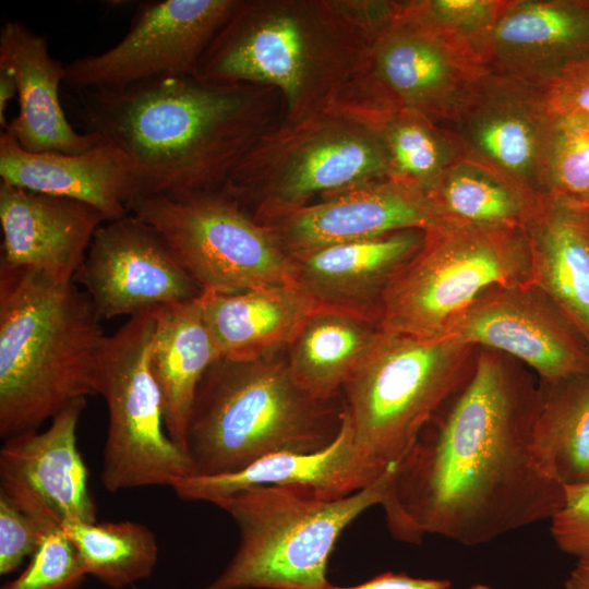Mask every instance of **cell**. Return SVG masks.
<instances>
[{
    "label": "cell",
    "instance_id": "cell-1",
    "mask_svg": "<svg viewBox=\"0 0 589 589\" xmlns=\"http://www.w3.org/2000/svg\"><path fill=\"white\" fill-rule=\"evenodd\" d=\"M538 399L529 368L477 347L468 382L394 466L381 504L393 537L418 543L433 534L473 546L550 520L565 486L534 456Z\"/></svg>",
    "mask_w": 589,
    "mask_h": 589
},
{
    "label": "cell",
    "instance_id": "cell-2",
    "mask_svg": "<svg viewBox=\"0 0 589 589\" xmlns=\"http://www.w3.org/2000/svg\"><path fill=\"white\" fill-rule=\"evenodd\" d=\"M75 93L84 132L127 159L131 202L224 188L257 140L259 98L248 84L172 76Z\"/></svg>",
    "mask_w": 589,
    "mask_h": 589
},
{
    "label": "cell",
    "instance_id": "cell-3",
    "mask_svg": "<svg viewBox=\"0 0 589 589\" xmlns=\"http://www.w3.org/2000/svg\"><path fill=\"white\" fill-rule=\"evenodd\" d=\"M75 281L0 266V435L38 430L77 398L97 395L105 340Z\"/></svg>",
    "mask_w": 589,
    "mask_h": 589
},
{
    "label": "cell",
    "instance_id": "cell-4",
    "mask_svg": "<svg viewBox=\"0 0 589 589\" xmlns=\"http://www.w3.org/2000/svg\"><path fill=\"white\" fill-rule=\"evenodd\" d=\"M342 418L341 395L328 400L309 395L286 361L220 359L196 388L184 453L192 476L233 473L265 456L325 448Z\"/></svg>",
    "mask_w": 589,
    "mask_h": 589
},
{
    "label": "cell",
    "instance_id": "cell-5",
    "mask_svg": "<svg viewBox=\"0 0 589 589\" xmlns=\"http://www.w3.org/2000/svg\"><path fill=\"white\" fill-rule=\"evenodd\" d=\"M394 466L344 497L260 485L215 500L237 525L239 545L224 572L203 589L329 588L327 565L337 540L362 513L383 503Z\"/></svg>",
    "mask_w": 589,
    "mask_h": 589
},
{
    "label": "cell",
    "instance_id": "cell-6",
    "mask_svg": "<svg viewBox=\"0 0 589 589\" xmlns=\"http://www.w3.org/2000/svg\"><path fill=\"white\" fill-rule=\"evenodd\" d=\"M476 346L446 334L419 337L381 328L341 388L362 454L385 471L470 378Z\"/></svg>",
    "mask_w": 589,
    "mask_h": 589
},
{
    "label": "cell",
    "instance_id": "cell-7",
    "mask_svg": "<svg viewBox=\"0 0 589 589\" xmlns=\"http://www.w3.org/2000/svg\"><path fill=\"white\" fill-rule=\"evenodd\" d=\"M531 283L526 229L444 221L424 230L418 251L385 288L378 324L419 337L445 335L485 289Z\"/></svg>",
    "mask_w": 589,
    "mask_h": 589
},
{
    "label": "cell",
    "instance_id": "cell-8",
    "mask_svg": "<svg viewBox=\"0 0 589 589\" xmlns=\"http://www.w3.org/2000/svg\"><path fill=\"white\" fill-rule=\"evenodd\" d=\"M154 310L130 317L103 342L96 392L108 408L101 482L109 492L168 485L192 476L185 453L168 435L160 390L149 368Z\"/></svg>",
    "mask_w": 589,
    "mask_h": 589
},
{
    "label": "cell",
    "instance_id": "cell-9",
    "mask_svg": "<svg viewBox=\"0 0 589 589\" xmlns=\"http://www.w3.org/2000/svg\"><path fill=\"white\" fill-rule=\"evenodd\" d=\"M129 213L153 226L204 291L238 293L293 281L289 254L225 187L133 200Z\"/></svg>",
    "mask_w": 589,
    "mask_h": 589
},
{
    "label": "cell",
    "instance_id": "cell-10",
    "mask_svg": "<svg viewBox=\"0 0 589 589\" xmlns=\"http://www.w3.org/2000/svg\"><path fill=\"white\" fill-rule=\"evenodd\" d=\"M308 21L292 10L266 15L262 5L238 1L202 56L196 77L226 85L272 84L284 93L291 110L302 113L320 98V83L324 87L334 83L325 70L336 76L342 72L325 63L342 62L323 57V36Z\"/></svg>",
    "mask_w": 589,
    "mask_h": 589
},
{
    "label": "cell",
    "instance_id": "cell-11",
    "mask_svg": "<svg viewBox=\"0 0 589 589\" xmlns=\"http://www.w3.org/2000/svg\"><path fill=\"white\" fill-rule=\"evenodd\" d=\"M366 65L381 110L412 109L449 124L489 72L459 35L397 14L373 36Z\"/></svg>",
    "mask_w": 589,
    "mask_h": 589
},
{
    "label": "cell",
    "instance_id": "cell-12",
    "mask_svg": "<svg viewBox=\"0 0 589 589\" xmlns=\"http://www.w3.org/2000/svg\"><path fill=\"white\" fill-rule=\"evenodd\" d=\"M233 0L142 2L125 36L97 55L65 65L75 91L117 89L172 76H196L208 45L235 10Z\"/></svg>",
    "mask_w": 589,
    "mask_h": 589
},
{
    "label": "cell",
    "instance_id": "cell-13",
    "mask_svg": "<svg viewBox=\"0 0 589 589\" xmlns=\"http://www.w3.org/2000/svg\"><path fill=\"white\" fill-rule=\"evenodd\" d=\"M446 334L503 352L542 382L589 375L587 341L534 283L485 289L449 323Z\"/></svg>",
    "mask_w": 589,
    "mask_h": 589
},
{
    "label": "cell",
    "instance_id": "cell-14",
    "mask_svg": "<svg viewBox=\"0 0 589 589\" xmlns=\"http://www.w3.org/2000/svg\"><path fill=\"white\" fill-rule=\"evenodd\" d=\"M74 281L101 320L132 317L202 293L165 238L131 213L97 229Z\"/></svg>",
    "mask_w": 589,
    "mask_h": 589
},
{
    "label": "cell",
    "instance_id": "cell-15",
    "mask_svg": "<svg viewBox=\"0 0 589 589\" xmlns=\"http://www.w3.org/2000/svg\"><path fill=\"white\" fill-rule=\"evenodd\" d=\"M85 406L86 398H77L45 431L9 436L0 448V494L48 532L97 521L76 441Z\"/></svg>",
    "mask_w": 589,
    "mask_h": 589
},
{
    "label": "cell",
    "instance_id": "cell-16",
    "mask_svg": "<svg viewBox=\"0 0 589 589\" xmlns=\"http://www.w3.org/2000/svg\"><path fill=\"white\" fill-rule=\"evenodd\" d=\"M552 121L540 87L489 71L447 127L466 155L545 196Z\"/></svg>",
    "mask_w": 589,
    "mask_h": 589
},
{
    "label": "cell",
    "instance_id": "cell-17",
    "mask_svg": "<svg viewBox=\"0 0 589 589\" xmlns=\"http://www.w3.org/2000/svg\"><path fill=\"white\" fill-rule=\"evenodd\" d=\"M267 216L265 227L288 254L402 230H426L447 221L424 190L394 178Z\"/></svg>",
    "mask_w": 589,
    "mask_h": 589
},
{
    "label": "cell",
    "instance_id": "cell-18",
    "mask_svg": "<svg viewBox=\"0 0 589 589\" xmlns=\"http://www.w3.org/2000/svg\"><path fill=\"white\" fill-rule=\"evenodd\" d=\"M107 223L93 206L0 181L1 266L74 281L95 232Z\"/></svg>",
    "mask_w": 589,
    "mask_h": 589
},
{
    "label": "cell",
    "instance_id": "cell-19",
    "mask_svg": "<svg viewBox=\"0 0 589 589\" xmlns=\"http://www.w3.org/2000/svg\"><path fill=\"white\" fill-rule=\"evenodd\" d=\"M589 53V5L557 0H509L484 38L489 71L541 87Z\"/></svg>",
    "mask_w": 589,
    "mask_h": 589
},
{
    "label": "cell",
    "instance_id": "cell-20",
    "mask_svg": "<svg viewBox=\"0 0 589 589\" xmlns=\"http://www.w3.org/2000/svg\"><path fill=\"white\" fill-rule=\"evenodd\" d=\"M383 472L358 448L344 409L338 435L321 450L278 453L233 473L183 477L170 488L181 500L211 503L260 485L300 488L336 498L364 489Z\"/></svg>",
    "mask_w": 589,
    "mask_h": 589
},
{
    "label": "cell",
    "instance_id": "cell-21",
    "mask_svg": "<svg viewBox=\"0 0 589 589\" xmlns=\"http://www.w3.org/2000/svg\"><path fill=\"white\" fill-rule=\"evenodd\" d=\"M0 68L11 72L17 89V115L8 131L31 153H83L103 140L77 132L65 117L59 97L65 65L50 55L45 36L17 21L5 22L0 32Z\"/></svg>",
    "mask_w": 589,
    "mask_h": 589
},
{
    "label": "cell",
    "instance_id": "cell-22",
    "mask_svg": "<svg viewBox=\"0 0 589 589\" xmlns=\"http://www.w3.org/2000/svg\"><path fill=\"white\" fill-rule=\"evenodd\" d=\"M423 237L424 230H402L291 253L293 281L323 305L357 311L378 322L385 288Z\"/></svg>",
    "mask_w": 589,
    "mask_h": 589
},
{
    "label": "cell",
    "instance_id": "cell-23",
    "mask_svg": "<svg viewBox=\"0 0 589 589\" xmlns=\"http://www.w3.org/2000/svg\"><path fill=\"white\" fill-rule=\"evenodd\" d=\"M262 217L303 206L312 195L390 178L387 156L373 123L324 129L306 137L275 167Z\"/></svg>",
    "mask_w": 589,
    "mask_h": 589
},
{
    "label": "cell",
    "instance_id": "cell-24",
    "mask_svg": "<svg viewBox=\"0 0 589 589\" xmlns=\"http://www.w3.org/2000/svg\"><path fill=\"white\" fill-rule=\"evenodd\" d=\"M0 178L16 188L86 203L107 221L127 216L133 195L127 159L105 141L77 154L31 153L1 131Z\"/></svg>",
    "mask_w": 589,
    "mask_h": 589
},
{
    "label": "cell",
    "instance_id": "cell-25",
    "mask_svg": "<svg viewBox=\"0 0 589 589\" xmlns=\"http://www.w3.org/2000/svg\"><path fill=\"white\" fill-rule=\"evenodd\" d=\"M200 302L220 359L230 361L257 360L287 347L323 306L294 283L238 293L204 291Z\"/></svg>",
    "mask_w": 589,
    "mask_h": 589
},
{
    "label": "cell",
    "instance_id": "cell-26",
    "mask_svg": "<svg viewBox=\"0 0 589 589\" xmlns=\"http://www.w3.org/2000/svg\"><path fill=\"white\" fill-rule=\"evenodd\" d=\"M154 312L149 368L161 394L167 433L184 452L196 388L220 356L204 321L200 296Z\"/></svg>",
    "mask_w": 589,
    "mask_h": 589
},
{
    "label": "cell",
    "instance_id": "cell-27",
    "mask_svg": "<svg viewBox=\"0 0 589 589\" xmlns=\"http://www.w3.org/2000/svg\"><path fill=\"white\" fill-rule=\"evenodd\" d=\"M534 284L574 324L589 346V226L587 212L544 196L526 228Z\"/></svg>",
    "mask_w": 589,
    "mask_h": 589
},
{
    "label": "cell",
    "instance_id": "cell-28",
    "mask_svg": "<svg viewBox=\"0 0 589 589\" xmlns=\"http://www.w3.org/2000/svg\"><path fill=\"white\" fill-rule=\"evenodd\" d=\"M380 330L378 322L369 315L323 305L304 321L287 345L288 371L314 398L339 397Z\"/></svg>",
    "mask_w": 589,
    "mask_h": 589
},
{
    "label": "cell",
    "instance_id": "cell-29",
    "mask_svg": "<svg viewBox=\"0 0 589 589\" xmlns=\"http://www.w3.org/2000/svg\"><path fill=\"white\" fill-rule=\"evenodd\" d=\"M445 220L526 229L544 196L489 165L464 155L426 190Z\"/></svg>",
    "mask_w": 589,
    "mask_h": 589
},
{
    "label": "cell",
    "instance_id": "cell-30",
    "mask_svg": "<svg viewBox=\"0 0 589 589\" xmlns=\"http://www.w3.org/2000/svg\"><path fill=\"white\" fill-rule=\"evenodd\" d=\"M532 448L542 470L563 486L589 482V375L539 381Z\"/></svg>",
    "mask_w": 589,
    "mask_h": 589
},
{
    "label": "cell",
    "instance_id": "cell-31",
    "mask_svg": "<svg viewBox=\"0 0 589 589\" xmlns=\"http://www.w3.org/2000/svg\"><path fill=\"white\" fill-rule=\"evenodd\" d=\"M382 140L390 178L426 190L465 154L464 147L445 124L422 112L397 108L374 121Z\"/></svg>",
    "mask_w": 589,
    "mask_h": 589
},
{
    "label": "cell",
    "instance_id": "cell-32",
    "mask_svg": "<svg viewBox=\"0 0 589 589\" xmlns=\"http://www.w3.org/2000/svg\"><path fill=\"white\" fill-rule=\"evenodd\" d=\"M87 575L121 589L148 578L156 566L158 544L143 524L124 521L70 522L62 528Z\"/></svg>",
    "mask_w": 589,
    "mask_h": 589
},
{
    "label": "cell",
    "instance_id": "cell-33",
    "mask_svg": "<svg viewBox=\"0 0 589 589\" xmlns=\"http://www.w3.org/2000/svg\"><path fill=\"white\" fill-rule=\"evenodd\" d=\"M545 196L589 211V118L553 115L546 155Z\"/></svg>",
    "mask_w": 589,
    "mask_h": 589
},
{
    "label": "cell",
    "instance_id": "cell-34",
    "mask_svg": "<svg viewBox=\"0 0 589 589\" xmlns=\"http://www.w3.org/2000/svg\"><path fill=\"white\" fill-rule=\"evenodd\" d=\"M509 0H425L396 4L398 15L459 35L479 51ZM481 56V55H480Z\"/></svg>",
    "mask_w": 589,
    "mask_h": 589
},
{
    "label": "cell",
    "instance_id": "cell-35",
    "mask_svg": "<svg viewBox=\"0 0 589 589\" xmlns=\"http://www.w3.org/2000/svg\"><path fill=\"white\" fill-rule=\"evenodd\" d=\"M87 576L62 529L49 532L25 569L1 589H76Z\"/></svg>",
    "mask_w": 589,
    "mask_h": 589
},
{
    "label": "cell",
    "instance_id": "cell-36",
    "mask_svg": "<svg viewBox=\"0 0 589 589\" xmlns=\"http://www.w3.org/2000/svg\"><path fill=\"white\" fill-rule=\"evenodd\" d=\"M48 533L0 494V574L8 575L19 569L23 561L37 551Z\"/></svg>",
    "mask_w": 589,
    "mask_h": 589
},
{
    "label": "cell",
    "instance_id": "cell-37",
    "mask_svg": "<svg viewBox=\"0 0 589 589\" xmlns=\"http://www.w3.org/2000/svg\"><path fill=\"white\" fill-rule=\"evenodd\" d=\"M550 521L561 551L577 560L589 557V482L565 486L564 503Z\"/></svg>",
    "mask_w": 589,
    "mask_h": 589
},
{
    "label": "cell",
    "instance_id": "cell-38",
    "mask_svg": "<svg viewBox=\"0 0 589 589\" xmlns=\"http://www.w3.org/2000/svg\"><path fill=\"white\" fill-rule=\"evenodd\" d=\"M540 89L552 115L589 118V53L563 67Z\"/></svg>",
    "mask_w": 589,
    "mask_h": 589
},
{
    "label": "cell",
    "instance_id": "cell-39",
    "mask_svg": "<svg viewBox=\"0 0 589 589\" xmlns=\"http://www.w3.org/2000/svg\"><path fill=\"white\" fill-rule=\"evenodd\" d=\"M327 589H452L448 579L412 577L405 573L387 572L370 580L352 587H336Z\"/></svg>",
    "mask_w": 589,
    "mask_h": 589
},
{
    "label": "cell",
    "instance_id": "cell-40",
    "mask_svg": "<svg viewBox=\"0 0 589 589\" xmlns=\"http://www.w3.org/2000/svg\"><path fill=\"white\" fill-rule=\"evenodd\" d=\"M17 96L16 84L11 72L4 68H0V125L1 131L5 130L9 121L7 120L5 112L8 110L9 101Z\"/></svg>",
    "mask_w": 589,
    "mask_h": 589
},
{
    "label": "cell",
    "instance_id": "cell-41",
    "mask_svg": "<svg viewBox=\"0 0 589 589\" xmlns=\"http://www.w3.org/2000/svg\"><path fill=\"white\" fill-rule=\"evenodd\" d=\"M564 589H589V557L577 560L564 584Z\"/></svg>",
    "mask_w": 589,
    "mask_h": 589
},
{
    "label": "cell",
    "instance_id": "cell-42",
    "mask_svg": "<svg viewBox=\"0 0 589 589\" xmlns=\"http://www.w3.org/2000/svg\"><path fill=\"white\" fill-rule=\"evenodd\" d=\"M468 589H495V588H493L490 585H485V584H474V585L470 586Z\"/></svg>",
    "mask_w": 589,
    "mask_h": 589
},
{
    "label": "cell",
    "instance_id": "cell-43",
    "mask_svg": "<svg viewBox=\"0 0 589 589\" xmlns=\"http://www.w3.org/2000/svg\"><path fill=\"white\" fill-rule=\"evenodd\" d=\"M588 226H589V211L587 212Z\"/></svg>",
    "mask_w": 589,
    "mask_h": 589
}]
</instances>
